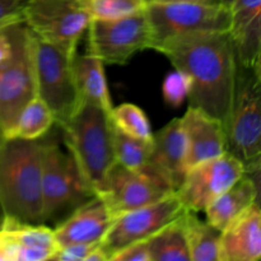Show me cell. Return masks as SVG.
<instances>
[{"label": "cell", "instance_id": "52a82bcc", "mask_svg": "<svg viewBox=\"0 0 261 261\" xmlns=\"http://www.w3.org/2000/svg\"><path fill=\"white\" fill-rule=\"evenodd\" d=\"M12 54L0 63V132L10 138L23 107L37 96L30 31L23 23L10 25Z\"/></svg>", "mask_w": 261, "mask_h": 261}, {"label": "cell", "instance_id": "9a60e30c", "mask_svg": "<svg viewBox=\"0 0 261 261\" xmlns=\"http://www.w3.org/2000/svg\"><path fill=\"white\" fill-rule=\"evenodd\" d=\"M228 9V33L237 61L261 70V0H233Z\"/></svg>", "mask_w": 261, "mask_h": 261}, {"label": "cell", "instance_id": "7402d4cb", "mask_svg": "<svg viewBox=\"0 0 261 261\" xmlns=\"http://www.w3.org/2000/svg\"><path fill=\"white\" fill-rule=\"evenodd\" d=\"M182 216L147 240L150 261H190Z\"/></svg>", "mask_w": 261, "mask_h": 261}, {"label": "cell", "instance_id": "ac0fdd59", "mask_svg": "<svg viewBox=\"0 0 261 261\" xmlns=\"http://www.w3.org/2000/svg\"><path fill=\"white\" fill-rule=\"evenodd\" d=\"M186 139L180 117L153 134V147L147 165L177 191L186 173Z\"/></svg>", "mask_w": 261, "mask_h": 261}, {"label": "cell", "instance_id": "1f68e13d", "mask_svg": "<svg viewBox=\"0 0 261 261\" xmlns=\"http://www.w3.org/2000/svg\"><path fill=\"white\" fill-rule=\"evenodd\" d=\"M150 3H200V4H214L217 0H144V4Z\"/></svg>", "mask_w": 261, "mask_h": 261}, {"label": "cell", "instance_id": "5bb4252c", "mask_svg": "<svg viewBox=\"0 0 261 261\" xmlns=\"http://www.w3.org/2000/svg\"><path fill=\"white\" fill-rule=\"evenodd\" d=\"M180 119L186 139V171L227 152L226 133L221 120L190 106Z\"/></svg>", "mask_w": 261, "mask_h": 261}, {"label": "cell", "instance_id": "8992f818", "mask_svg": "<svg viewBox=\"0 0 261 261\" xmlns=\"http://www.w3.org/2000/svg\"><path fill=\"white\" fill-rule=\"evenodd\" d=\"M31 54L37 97L42 99L63 124L79 105L73 75V60L76 51L48 43L30 32Z\"/></svg>", "mask_w": 261, "mask_h": 261}, {"label": "cell", "instance_id": "d6a6232c", "mask_svg": "<svg viewBox=\"0 0 261 261\" xmlns=\"http://www.w3.org/2000/svg\"><path fill=\"white\" fill-rule=\"evenodd\" d=\"M217 2H218L219 4L223 5V7L229 8L232 5V3H233V0H217Z\"/></svg>", "mask_w": 261, "mask_h": 261}, {"label": "cell", "instance_id": "4316f807", "mask_svg": "<svg viewBox=\"0 0 261 261\" xmlns=\"http://www.w3.org/2000/svg\"><path fill=\"white\" fill-rule=\"evenodd\" d=\"M190 78L184 71L175 70L166 76L162 86L163 99L171 107H178L188 99L190 92Z\"/></svg>", "mask_w": 261, "mask_h": 261}, {"label": "cell", "instance_id": "9c48e42d", "mask_svg": "<svg viewBox=\"0 0 261 261\" xmlns=\"http://www.w3.org/2000/svg\"><path fill=\"white\" fill-rule=\"evenodd\" d=\"M91 20L81 0H27L23 9V24L32 35L69 51H76Z\"/></svg>", "mask_w": 261, "mask_h": 261}, {"label": "cell", "instance_id": "836d02e7", "mask_svg": "<svg viewBox=\"0 0 261 261\" xmlns=\"http://www.w3.org/2000/svg\"><path fill=\"white\" fill-rule=\"evenodd\" d=\"M4 139H5V138H4V135H3V134H2V132H0V143H2L3 140H4Z\"/></svg>", "mask_w": 261, "mask_h": 261}, {"label": "cell", "instance_id": "f1b7e54d", "mask_svg": "<svg viewBox=\"0 0 261 261\" xmlns=\"http://www.w3.org/2000/svg\"><path fill=\"white\" fill-rule=\"evenodd\" d=\"M99 242L92 244H71L65 246H59L51 260L54 261H86L87 256L96 249Z\"/></svg>", "mask_w": 261, "mask_h": 261}, {"label": "cell", "instance_id": "5b68a950", "mask_svg": "<svg viewBox=\"0 0 261 261\" xmlns=\"http://www.w3.org/2000/svg\"><path fill=\"white\" fill-rule=\"evenodd\" d=\"M93 195L73 155L61 149L55 140H43L41 161L43 223H60Z\"/></svg>", "mask_w": 261, "mask_h": 261}, {"label": "cell", "instance_id": "cb8c5ba5", "mask_svg": "<svg viewBox=\"0 0 261 261\" xmlns=\"http://www.w3.org/2000/svg\"><path fill=\"white\" fill-rule=\"evenodd\" d=\"M112 139H114V152L117 163L130 170H142L147 166L152 152L153 139L143 140L130 137L117 129L115 125Z\"/></svg>", "mask_w": 261, "mask_h": 261}, {"label": "cell", "instance_id": "7c38bea8", "mask_svg": "<svg viewBox=\"0 0 261 261\" xmlns=\"http://www.w3.org/2000/svg\"><path fill=\"white\" fill-rule=\"evenodd\" d=\"M175 194L170 184L154 170L145 166L142 170H130L115 163L106 177V184L99 198L105 201L112 218L155 203Z\"/></svg>", "mask_w": 261, "mask_h": 261}, {"label": "cell", "instance_id": "603a6c76", "mask_svg": "<svg viewBox=\"0 0 261 261\" xmlns=\"http://www.w3.org/2000/svg\"><path fill=\"white\" fill-rule=\"evenodd\" d=\"M54 124H56L55 116L50 107L36 96L20 111L10 138L25 140L41 139Z\"/></svg>", "mask_w": 261, "mask_h": 261}, {"label": "cell", "instance_id": "83f0119b", "mask_svg": "<svg viewBox=\"0 0 261 261\" xmlns=\"http://www.w3.org/2000/svg\"><path fill=\"white\" fill-rule=\"evenodd\" d=\"M27 0H0V32L10 25L23 23V9Z\"/></svg>", "mask_w": 261, "mask_h": 261}, {"label": "cell", "instance_id": "277c9868", "mask_svg": "<svg viewBox=\"0 0 261 261\" xmlns=\"http://www.w3.org/2000/svg\"><path fill=\"white\" fill-rule=\"evenodd\" d=\"M261 70L237 61L233 94L223 122L227 152L244 165L245 173L259 180L261 168Z\"/></svg>", "mask_w": 261, "mask_h": 261}, {"label": "cell", "instance_id": "d6986e66", "mask_svg": "<svg viewBox=\"0 0 261 261\" xmlns=\"http://www.w3.org/2000/svg\"><path fill=\"white\" fill-rule=\"evenodd\" d=\"M257 196L259 180L245 173L204 211L206 222L214 228L222 231L234 217L257 201Z\"/></svg>", "mask_w": 261, "mask_h": 261}, {"label": "cell", "instance_id": "7a4b0ae2", "mask_svg": "<svg viewBox=\"0 0 261 261\" xmlns=\"http://www.w3.org/2000/svg\"><path fill=\"white\" fill-rule=\"evenodd\" d=\"M42 139L7 138L0 143V209L30 223H43L41 196Z\"/></svg>", "mask_w": 261, "mask_h": 261}, {"label": "cell", "instance_id": "f546056e", "mask_svg": "<svg viewBox=\"0 0 261 261\" xmlns=\"http://www.w3.org/2000/svg\"><path fill=\"white\" fill-rule=\"evenodd\" d=\"M110 261H150L147 241L135 242L120 250Z\"/></svg>", "mask_w": 261, "mask_h": 261}, {"label": "cell", "instance_id": "3957f363", "mask_svg": "<svg viewBox=\"0 0 261 261\" xmlns=\"http://www.w3.org/2000/svg\"><path fill=\"white\" fill-rule=\"evenodd\" d=\"M68 152L73 155L89 190L98 195L116 163L114 124L110 112L89 102H81L68 120L59 125Z\"/></svg>", "mask_w": 261, "mask_h": 261}, {"label": "cell", "instance_id": "e0dca14e", "mask_svg": "<svg viewBox=\"0 0 261 261\" xmlns=\"http://www.w3.org/2000/svg\"><path fill=\"white\" fill-rule=\"evenodd\" d=\"M112 221L105 201L93 195L56 224L54 234L59 246L101 242Z\"/></svg>", "mask_w": 261, "mask_h": 261}, {"label": "cell", "instance_id": "30bf717a", "mask_svg": "<svg viewBox=\"0 0 261 261\" xmlns=\"http://www.w3.org/2000/svg\"><path fill=\"white\" fill-rule=\"evenodd\" d=\"M145 12L152 28L153 48L177 36L228 31L229 27V9L219 3H150L145 4Z\"/></svg>", "mask_w": 261, "mask_h": 261}, {"label": "cell", "instance_id": "4fadbf2b", "mask_svg": "<svg viewBox=\"0 0 261 261\" xmlns=\"http://www.w3.org/2000/svg\"><path fill=\"white\" fill-rule=\"evenodd\" d=\"M244 175V165L226 152L186 171L176 195L186 211L204 212Z\"/></svg>", "mask_w": 261, "mask_h": 261}, {"label": "cell", "instance_id": "ba28073f", "mask_svg": "<svg viewBox=\"0 0 261 261\" xmlns=\"http://www.w3.org/2000/svg\"><path fill=\"white\" fill-rule=\"evenodd\" d=\"M86 33L87 53L111 65H125L137 53L153 48L145 5L122 17L92 19Z\"/></svg>", "mask_w": 261, "mask_h": 261}, {"label": "cell", "instance_id": "8fae6325", "mask_svg": "<svg viewBox=\"0 0 261 261\" xmlns=\"http://www.w3.org/2000/svg\"><path fill=\"white\" fill-rule=\"evenodd\" d=\"M185 212L176 193L155 203L125 212L115 217L99 246L110 261L120 250L135 242L147 241L163 227L180 218Z\"/></svg>", "mask_w": 261, "mask_h": 261}, {"label": "cell", "instance_id": "d4e9b609", "mask_svg": "<svg viewBox=\"0 0 261 261\" xmlns=\"http://www.w3.org/2000/svg\"><path fill=\"white\" fill-rule=\"evenodd\" d=\"M110 116L115 126L125 134L143 140L153 139L149 120L137 105L122 103L112 107Z\"/></svg>", "mask_w": 261, "mask_h": 261}, {"label": "cell", "instance_id": "6da1fadb", "mask_svg": "<svg viewBox=\"0 0 261 261\" xmlns=\"http://www.w3.org/2000/svg\"><path fill=\"white\" fill-rule=\"evenodd\" d=\"M153 50L163 54L190 78L189 106L224 122L233 94L237 59L228 31H208L166 40Z\"/></svg>", "mask_w": 261, "mask_h": 261}, {"label": "cell", "instance_id": "4dcf8cb0", "mask_svg": "<svg viewBox=\"0 0 261 261\" xmlns=\"http://www.w3.org/2000/svg\"><path fill=\"white\" fill-rule=\"evenodd\" d=\"M12 54V41L7 30L0 32V63L7 60Z\"/></svg>", "mask_w": 261, "mask_h": 261}, {"label": "cell", "instance_id": "484cf974", "mask_svg": "<svg viewBox=\"0 0 261 261\" xmlns=\"http://www.w3.org/2000/svg\"><path fill=\"white\" fill-rule=\"evenodd\" d=\"M92 19L122 17L144 7V0H81Z\"/></svg>", "mask_w": 261, "mask_h": 261}, {"label": "cell", "instance_id": "44dd1931", "mask_svg": "<svg viewBox=\"0 0 261 261\" xmlns=\"http://www.w3.org/2000/svg\"><path fill=\"white\" fill-rule=\"evenodd\" d=\"M184 232L190 261H217L221 231L206 221H200L198 213L186 211L182 216Z\"/></svg>", "mask_w": 261, "mask_h": 261}, {"label": "cell", "instance_id": "ffe728a7", "mask_svg": "<svg viewBox=\"0 0 261 261\" xmlns=\"http://www.w3.org/2000/svg\"><path fill=\"white\" fill-rule=\"evenodd\" d=\"M105 63L92 54H75L73 60V75L79 103L89 102L111 112L112 103L105 75Z\"/></svg>", "mask_w": 261, "mask_h": 261}, {"label": "cell", "instance_id": "2e32d148", "mask_svg": "<svg viewBox=\"0 0 261 261\" xmlns=\"http://www.w3.org/2000/svg\"><path fill=\"white\" fill-rule=\"evenodd\" d=\"M261 257L259 201L247 206L221 231L217 261H257Z\"/></svg>", "mask_w": 261, "mask_h": 261}]
</instances>
